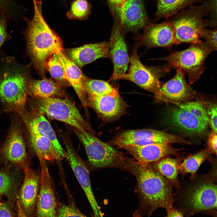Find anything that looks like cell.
I'll return each mask as SVG.
<instances>
[{
  "label": "cell",
  "instance_id": "obj_29",
  "mask_svg": "<svg viewBox=\"0 0 217 217\" xmlns=\"http://www.w3.org/2000/svg\"><path fill=\"white\" fill-rule=\"evenodd\" d=\"M179 164L177 160L165 157L157 162L155 168L156 171L171 183L178 187Z\"/></svg>",
  "mask_w": 217,
  "mask_h": 217
},
{
  "label": "cell",
  "instance_id": "obj_37",
  "mask_svg": "<svg viewBox=\"0 0 217 217\" xmlns=\"http://www.w3.org/2000/svg\"><path fill=\"white\" fill-rule=\"evenodd\" d=\"M10 19L6 9H0V48L6 41L11 38L7 30V25Z\"/></svg>",
  "mask_w": 217,
  "mask_h": 217
},
{
  "label": "cell",
  "instance_id": "obj_26",
  "mask_svg": "<svg viewBox=\"0 0 217 217\" xmlns=\"http://www.w3.org/2000/svg\"><path fill=\"white\" fill-rule=\"evenodd\" d=\"M27 132L30 145L37 156L50 162L58 159L53 144L47 137L36 132Z\"/></svg>",
  "mask_w": 217,
  "mask_h": 217
},
{
  "label": "cell",
  "instance_id": "obj_34",
  "mask_svg": "<svg viewBox=\"0 0 217 217\" xmlns=\"http://www.w3.org/2000/svg\"><path fill=\"white\" fill-rule=\"evenodd\" d=\"M202 100L175 103L179 108L193 114L202 121L208 124L209 118L206 107Z\"/></svg>",
  "mask_w": 217,
  "mask_h": 217
},
{
  "label": "cell",
  "instance_id": "obj_2",
  "mask_svg": "<svg viewBox=\"0 0 217 217\" xmlns=\"http://www.w3.org/2000/svg\"><path fill=\"white\" fill-rule=\"evenodd\" d=\"M127 167L137 182L138 203L133 217H150L159 208L167 211L173 207L174 196L163 176L148 165L128 161Z\"/></svg>",
  "mask_w": 217,
  "mask_h": 217
},
{
  "label": "cell",
  "instance_id": "obj_46",
  "mask_svg": "<svg viewBox=\"0 0 217 217\" xmlns=\"http://www.w3.org/2000/svg\"></svg>",
  "mask_w": 217,
  "mask_h": 217
},
{
  "label": "cell",
  "instance_id": "obj_19",
  "mask_svg": "<svg viewBox=\"0 0 217 217\" xmlns=\"http://www.w3.org/2000/svg\"><path fill=\"white\" fill-rule=\"evenodd\" d=\"M140 36V43L147 48L166 47L177 44L170 22L156 24L149 23Z\"/></svg>",
  "mask_w": 217,
  "mask_h": 217
},
{
  "label": "cell",
  "instance_id": "obj_35",
  "mask_svg": "<svg viewBox=\"0 0 217 217\" xmlns=\"http://www.w3.org/2000/svg\"><path fill=\"white\" fill-rule=\"evenodd\" d=\"M3 8H5L11 19L17 22L24 20V14L27 10L14 0H0V9Z\"/></svg>",
  "mask_w": 217,
  "mask_h": 217
},
{
  "label": "cell",
  "instance_id": "obj_11",
  "mask_svg": "<svg viewBox=\"0 0 217 217\" xmlns=\"http://www.w3.org/2000/svg\"><path fill=\"white\" fill-rule=\"evenodd\" d=\"M182 136L153 129H137L124 131L114 137L111 143L118 148L142 146L153 143L190 144Z\"/></svg>",
  "mask_w": 217,
  "mask_h": 217
},
{
  "label": "cell",
  "instance_id": "obj_9",
  "mask_svg": "<svg viewBox=\"0 0 217 217\" xmlns=\"http://www.w3.org/2000/svg\"><path fill=\"white\" fill-rule=\"evenodd\" d=\"M12 118L6 138L0 148V158L24 170L29 167L22 121L18 114Z\"/></svg>",
  "mask_w": 217,
  "mask_h": 217
},
{
  "label": "cell",
  "instance_id": "obj_22",
  "mask_svg": "<svg viewBox=\"0 0 217 217\" xmlns=\"http://www.w3.org/2000/svg\"><path fill=\"white\" fill-rule=\"evenodd\" d=\"M87 103L101 116L107 120L113 119L122 115L127 108L125 102L119 95L88 96Z\"/></svg>",
  "mask_w": 217,
  "mask_h": 217
},
{
  "label": "cell",
  "instance_id": "obj_4",
  "mask_svg": "<svg viewBox=\"0 0 217 217\" xmlns=\"http://www.w3.org/2000/svg\"><path fill=\"white\" fill-rule=\"evenodd\" d=\"M216 1L207 0L200 5L190 6L170 18L177 44L200 41L203 32L209 24L204 17L216 8Z\"/></svg>",
  "mask_w": 217,
  "mask_h": 217
},
{
  "label": "cell",
  "instance_id": "obj_20",
  "mask_svg": "<svg viewBox=\"0 0 217 217\" xmlns=\"http://www.w3.org/2000/svg\"><path fill=\"white\" fill-rule=\"evenodd\" d=\"M125 149L137 161L143 165L157 162L169 155L178 156L180 149L170 144L153 143L142 146H129Z\"/></svg>",
  "mask_w": 217,
  "mask_h": 217
},
{
  "label": "cell",
  "instance_id": "obj_17",
  "mask_svg": "<svg viewBox=\"0 0 217 217\" xmlns=\"http://www.w3.org/2000/svg\"><path fill=\"white\" fill-rule=\"evenodd\" d=\"M115 19L122 30L132 32L149 23L142 0H125Z\"/></svg>",
  "mask_w": 217,
  "mask_h": 217
},
{
  "label": "cell",
  "instance_id": "obj_12",
  "mask_svg": "<svg viewBox=\"0 0 217 217\" xmlns=\"http://www.w3.org/2000/svg\"><path fill=\"white\" fill-rule=\"evenodd\" d=\"M176 73L171 79L162 84L159 92L154 97L156 102H170L175 104L183 102L202 100L200 94L188 84L185 73L181 70L176 69Z\"/></svg>",
  "mask_w": 217,
  "mask_h": 217
},
{
  "label": "cell",
  "instance_id": "obj_43",
  "mask_svg": "<svg viewBox=\"0 0 217 217\" xmlns=\"http://www.w3.org/2000/svg\"><path fill=\"white\" fill-rule=\"evenodd\" d=\"M166 211L165 217H184L181 212L174 207Z\"/></svg>",
  "mask_w": 217,
  "mask_h": 217
},
{
  "label": "cell",
  "instance_id": "obj_14",
  "mask_svg": "<svg viewBox=\"0 0 217 217\" xmlns=\"http://www.w3.org/2000/svg\"><path fill=\"white\" fill-rule=\"evenodd\" d=\"M24 170V179L17 201L27 217H36L40 176L29 167Z\"/></svg>",
  "mask_w": 217,
  "mask_h": 217
},
{
  "label": "cell",
  "instance_id": "obj_6",
  "mask_svg": "<svg viewBox=\"0 0 217 217\" xmlns=\"http://www.w3.org/2000/svg\"><path fill=\"white\" fill-rule=\"evenodd\" d=\"M31 108L52 119L66 123L80 131L90 132L89 125L70 100L60 98L28 99Z\"/></svg>",
  "mask_w": 217,
  "mask_h": 217
},
{
  "label": "cell",
  "instance_id": "obj_36",
  "mask_svg": "<svg viewBox=\"0 0 217 217\" xmlns=\"http://www.w3.org/2000/svg\"><path fill=\"white\" fill-rule=\"evenodd\" d=\"M56 210L57 217H87L80 212L71 200L68 205L58 200Z\"/></svg>",
  "mask_w": 217,
  "mask_h": 217
},
{
  "label": "cell",
  "instance_id": "obj_32",
  "mask_svg": "<svg viewBox=\"0 0 217 217\" xmlns=\"http://www.w3.org/2000/svg\"><path fill=\"white\" fill-rule=\"evenodd\" d=\"M45 67L46 70L49 72L61 87L69 85L66 79L61 63L56 54H53L49 58Z\"/></svg>",
  "mask_w": 217,
  "mask_h": 217
},
{
  "label": "cell",
  "instance_id": "obj_41",
  "mask_svg": "<svg viewBox=\"0 0 217 217\" xmlns=\"http://www.w3.org/2000/svg\"><path fill=\"white\" fill-rule=\"evenodd\" d=\"M217 132L212 130L209 134L207 141V149L210 153L217 154Z\"/></svg>",
  "mask_w": 217,
  "mask_h": 217
},
{
  "label": "cell",
  "instance_id": "obj_42",
  "mask_svg": "<svg viewBox=\"0 0 217 217\" xmlns=\"http://www.w3.org/2000/svg\"><path fill=\"white\" fill-rule=\"evenodd\" d=\"M111 11L114 18L117 17L125 0H108Z\"/></svg>",
  "mask_w": 217,
  "mask_h": 217
},
{
  "label": "cell",
  "instance_id": "obj_45",
  "mask_svg": "<svg viewBox=\"0 0 217 217\" xmlns=\"http://www.w3.org/2000/svg\"><path fill=\"white\" fill-rule=\"evenodd\" d=\"M38 0H32L33 2H35V1H38Z\"/></svg>",
  "mask_w": 217,
  "mask_h": 217
},
{
  "label": "cell",
  "instance_id": "obj_40",
  "mask_svg": "<svg viewBox=\"0 0 217 217\" xmlns=\"http://www.w3.org/2000/svg\"><path fill=\"white\" fill-rule=\"evenodd\" d=\"M201 37L204 38L206 42L215 50L217 49V30H209L205 29L203 31Z\"/></svg>",
  "mask_w": 217,
  "mask_h": 217
},
{
  "label": "cell",
  "instance_id": "obj_33",
  "mask_svg": "<svg viewBox=\"0 0 217 217\" xmlns=\"http://www.w3.org/2000/svg\"><path fill=\"white\" fill-rule=\"evenodd\" d=\"M91 8L92 5L87 0H74L66 15L70 20H85L89 17Z\"/></svg>",
  "mask_w": 217,
  "mask_h": 217
},
{
  "label": "cell",
  "instance_id": "obj_5",
  "mask_svg": "<svg viewBox=\"0 0 217 217\" xmlns=\"http://www.w3.org/2000/svg\"><path fill=\"white\" fill-rule=\"evenodd\" d=\"M217 185L210 181L197 184L185 192L181 198L175 201L173 207L184 217L202 213L217 217Z\"/></svg>",
  "mask_w": 217,
  "mask_h": 217
},
{
  "label": "cell",
  "instance_id": "obj_8",
  "mask_svg": "<svg viewBox=\"0 0 217 217\" xmlns=\"http://www.w3.org/2000/svg\"><path fill=\"white\" fill-rule=\"evenodd\" d=\"M73 130L83 145L89 162L92 166L102 168L126 164L124 158L111 145L87 131H80L75 128Z\"/></svg>",
  "mask_w": 217,
  "mask_h": 217
},
{
  "label": "cell",
  "instance_id": "obj_13",
  "mask_svg": "<svg viewBox=\"0 0 217 217\" xmlns=\"http://www.w3.org/2000/svg\"><path fill=\"white\" fill-rule=\"evenodd\" d=\"M39 160L41 174L36 217H57L58 200L52 187L49 170L44 159L40 158Z\"/></svg>",
  "mask_w": 217,
  "mask_h": 217
},
{
  "label": "cell",
  "instance_id": "obj_1",
  "mask_svg": "<svg viewBox=\"0 0 217 217\" xmlns=\"http://www.w3.org/2000/svg\"><path fill=\"white\" fill-rule=\"evenodd\" d=\"M42 0L33 2L34 14L30 19L24 18L26 26L23 32L26 43L25 55L42 78L46 77L45 64L53 54L64 50L62 41L43 17Z\"/></svg>",
  "mask_w": 217,
  "mask_h": 217
},
{
  "label": "cell",
  "instance_id": "obj_30",
  "mask_svg": "<svg viewBox=\"0 0 217 217\" xmlns=\"http://www.w3.org/2000/svg\"><path fill=\"white\" fill-rule=\"evenodd\" d=\"M19 191L15 178L8 171L0 170V196H4L15 206Z\"/></svg>",
  "mask_w": 217,
  "mask_h": 217
},
{
  "label": "cell",
  "instance_id": "obj_10",
  "mask_svg": "<svg viewBox=\"0 0 217 217\" xmlns=\"http://www.w3.org/2000/svg\"><path fill=\"white\" fill-rule=\"evenodd\" d=\"M129 63L128 72L121 76L119 80L132 82L140 87L152 93L154 97L159 93L161 86L159 78L169 71L170 66L167 65L145 67L138 55L137 47L133 50Z\"/></svg>",
  "mask_w": 217,
  "mask_h": 217
},
{
  "label": "cell",
  "instance_id": "obj_38",
  "mask_svg": "<svg viewBox=\"0 0 217 217\" xmlns=\"http://www.w3.org/2000/svg\"><path fill=\"white\" fill-rule=\"evenodd\" d=\"M0 196V217H14L16 214L15 206L8 200L4 201Z\"/></svg>",
  "mask_w": 217,
  "mask_h": 217
},
{
  "label": "cell",
  "instance_id": "obj_23",
  "mask_svg": "<svg viewBox=\"0 0 217 217\" xmlns=\"http://www.w3.org/2000/svg\"><path fill=\"white\" fill-rule=\"evenodd\" d=\"M64 69L66 79L73 88L84 108L88 105L84 83L87 78L80 68L65 54L64 50L57 53Z\"/></svg>",
  "mask_w": 217,
  "mask_h": 217
},
{
  "label": "cell",
  "instance_id": "obj_3",
  "mask_svg": "<svg viewBox=\"0 0 217 217\" xmlns=\"http://www.w3.org/2000/svg\"><path fill=\"white\" fill-rule=\"evenodd\" d=\"M31 66L0 50V100L5 111L19 115L26 109Z\"/></svg>",
  "mask_w": 217,
  "mask_h": 217
},
{
  "label": "cell",
  "instance_id": "obj_16",
  "mask_svg": "<svg viewBox=\"0 0 217 217\" xmlns=\"http://www.w3.org/2000/svg\"><path fill=\"white\" fill-rule=\"evenodd\" d=\"M27 131H34L47 137L53 144L58 160L65 158L66 152L60 143L54 129L44 115L31 108L18 115Z\"/></svg>",
  "mask_w": 217,
  "mask_h": 217
},
{
  "label": "cell",
  "instance_id": "obj_31",
  "mask_svg": "<svg viewBox=\"0 0 217 217\" xmlns=\"http://www.w3.org/2000/svg\"><path fill=\"white\" fill-rule=\"evenodd\" d=\"M211 153L208 149L202 150L184 159L179 165V170L183 174H191L193 178L202 164L209 159Z\"/></svg>",
  "mask_w": 217,
  "mask_h": 217
},
{
  "label": "cell",
  "instance_id": "obj_39",
  "mask_svg": "<svg viewBox=\"0 0 217 217\" xmlns=\"http://www.w3.org/2000/svg\"><path fill=\"white\" fill-rule=\"evenodd\" d=\"M204 103L206 108L209 118L212 130L217 132V105L216 104L208 103L204 101Z\"/></svg>",
  "mask_w": 217,
  "mask_h": 217
},
{
  "label": "cell",
  "instance_id": "obj_28",
  "mask_svg": "<svg viewBox=\"0 0 217 217\" xmlns=\"http://www.w3.org/2000/svg\"><path fill=\"white\" fill-rule=\"evenodd\" d=\"M85 89L88 96H100L119 95L118 89L108 82L89 78L84 83Z\"/></svg>",
  "mask_w": 217,
  "mask_h": 217
},
{
  "label": "cell",
  "instance_id": "obj_15",
  "mask_svg": "<svg viewBox=\"0 0 217 217\" xmlns=\"http://www.w3.org/2000/svg\"><path fill=\"white\" fill-rule=\"evenodd\" d=\"M66 156L80 186L84 191L93 210L94 217H103L93 192L87 167L72 147L65 144Z\"/></svg>",
  "mask_w": 217,
  "mask_h": 217
},
{
  "label": "cell",
  "instance_id": "obj_25",
  "mask_svg": "<svg viewBox=\"0 0 217 217\" xmlns=\"http://www.w3.org/2000/svg\"><path fill=\"white\" fill-rule=\"evenodd\" d=\"M28 96L46 98L65 97L66 94L57 83L46 77L37 80L31 79L27 87Z\"/></svg>",
  "mask_w": 217,
  "mask_h": 217
},
{
  "label": "cell",
  "instance_id": "obj_18",
  "mask_svg": "<svg viewBox=\"0 0 217 217\" xmlns=\"http://www.w3.org/2000/svg\"><path fill=\"white\" fill-rule=\"evenodd\" d=\"M122 29L119 25L115 24L109 42V58L114 66L112 75L109 80H119L126 73L130 58Z\"/></svg>",
  "mask_w": 217,
  "mask_h": 217
},
{
  "label": "cell",
  "instance_id": "obj_24",
  "mask_svg": "<svg viewBox=\"0 0 217 217\" xmlns=\"http://www.w3.org/2000/svg\"><path fill=\"white\" fill-rule=\"evenodd\" d=\"M169 120L173 126L192 136L202 134L208 125L193 114L179 107L171 111Z\"/></svg>",
  "mask_w": 217,
  "mask_h": 217
},
{
  "label": "cell",
  "instance_id": "obj_21",
  "mask_svg": "<svg viewBox=\"0 0 217 217\" xmlns=\"http://www.w3.org/2000/svg\"><path fill=\"white\" fill-rule=\"evenodd\" d=\"M109 42L85 44L64 50L66 55L80 68L100 58H109Z\"/></svg>",
  "mask_w": 217,
  "mask_h": 217
},
{
  "label": "cell",
  "instance_id": "obj_27",
  "mask_svg": "<svg viewBox=\"0 0 217 217\" xmlns=\"http://www.w3.org/2000/svg\"><path fill=\"white\" fill-rule=\"evenodd\" d=\"M203 2L200 0H156L155 20L165 18L167 20L185 8Z\"/></svg>",
  "mask_w": 217,
  "mask_h": 217
},
{
  "label": "cell",
  "instance_id": "obj_7",
  "mask_svg": "<svg viewBox=\"0 0 217 217\" xmlns=\"http://www.w3.org/2000/svg\"><path fill=\"white\" fill-rule=\"evenodd\" d=\"M214 49L206 42L200 41L181 51L173 52L157 59L166 61L170 66L179 69L188 76L189 83L196 81L203 72L205 61Z\"/></svg>",
  "mask_w": 217,
  "mask_h": 217
},
{
  "label": "cell",
  "instance_id": "obj_44",
  "mask_svg": "<svg viewBox=\"0 0 217 217\" xmlns=\"http://www.w3.org/2000/svg\"><path fill=\"white\" fill-rule=\"evenodd\" d=\"M15 208L16 210V214L14 217H27L22 210L18 203L17 201H16L15 204Z\"/></svg>",
  "mask_w": 217,
  "mask_h": 217
}]
</instances>
